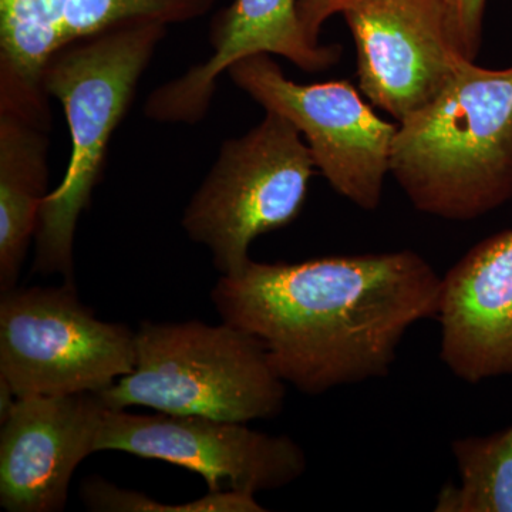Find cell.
<instances>
[{
  "label": "cell",
  "mask_w": 512,
  "mask_h": 512,
  "mask_svg": "<svg viewBox=\"0 0 512 512\" xmlns=\"http://www.w3.org/2000/svg\"><path fill=\"white\" fill-rule=\"evenodd\" d=\"M440 288L433 266L404 249L251 261L222 275L211 299L222 322L258 340L276 375L318 396L387 376L409 329L436 318Z\"/></svg>",
  "instance_id": "obj_1"
},
{
  "label": "cell",
  "mask_w": 512,
  "mask_h": 512,
  "mask_svg": "<svg viewBox=\"0 0 512 512\" xmlns=\"http://www.w3.org/2000/svg\"><path fill=\"white\" fill-rule=\"evenodd\" d=\"M390 174L413 207L473 221L512 198V66L463 60L436 96L397 123Z\"/></svg>",
  "instance_id": "obj_2"
},
{
  "label": "cell",
  "mask_w": 512,
  "mask_h": 512,
  "mask_svg": "<svg viewBox=\"0 0 512 512\" xmlns=\"http://www.w3.org/2000/svg\"><path fill=\"white\" fill-rule=\"evenodd\" d=\"M167 32L163 23L131 20L69 43L47 59L40 82L62 104L72 153L62 183L40 208L35 271L73 282L77 222L103 174L111 137Z\"/></svg>",
  "instance_id": "obj_3"
},
{
  "label": "cell",
  "mask_w": 512,
  "mask_h": 512,
  "mask_svg": "<svg viewBox=\"0 0 512 512\" xmlns=\"http://www.w3.org/2000/svg\"><path fill=\"white\" fill-rule=\"evenodd\" d=\"M136 367L100 392L110 409L150 407L158 413L248 423L284 407V380L258 340L222 322L141 323Z\"/></svg>",
  "instance_id": "obj_4"
},
{
  "label": "cell",
  "mask_w": 512,
  "mask_h": 512,
  "mask_svg": "<svg viewBox=\"0 0 512 512\" xmlns=\"http://www.w3.org/2000/svg\"><path fill=\"white\" fill-rule=\"evenodd\" d=\"M298 128L275 111L244 136L222 143L217 160L185 208V234L210 249L222 275L247 268L255 238L292 224L315 174Z\"/></svg>",
  "instance_id": "obj_5"
},
{
  "label": "cell",
  "mask_w": 512,
  "mask_h": 512,
  "mask_svg": "<svg viewBox=\"0 0 512 512\" xmlns=\"http://www.w3.org/2000/svg\"><path fill=\"white\" fill-rule=\"evenodd\" d=\"M136 359V332L97 319L73 282L2 292L0 380L18 399L103 392Z\"/></svg>",
  "instance_id": "obj_6"
},
{
  "label": "cell",
  "mask_w": 512,
  "mask_h": 512,
  "mask_svg": "<svg viewBox=\"0 0 512 512\" xmlns=\"http://www.w3.org/2000/svg\"><path fill=\"white\" fill-rule=\"evenodd\" d=\"M227 73L265 111L298 128L333 190L362 210L379 207L397 124L380 119L352 84L293 82L265 53L239 60Z\"/></svg>",
  "instance_id": "obj_7"
},
{
  "label": "cell",
  "mask_w": 512,
  "mask_h": 512,
  "mask_svg": "<svg viewBox=\"0 0 512 512\" xmlns=\"http://www.w3.org/2000/svg\"><path fill=\"white\" fill-rule=\"evenodd\" d=\"M247 423L204 416H154L109 409L97 451H123L187 468L208 491L254 495L278 490L305 474V451L288 436L248 429Z\"/></svg>",
  "instance_id": "obj_8"
},
{
  "label": "cell",
  "mask_w": 512,
  "mask_h": 512,
  "mask_svg": "<svg viewBox=\"0 0 512 512\" xmlns=\"http://www.w3.org/2000/svg\"><path fill=\"white\" fill-rule=\"evenodd\" d=\"M340 15L355 39L360 90L397 123L466 60L451 40L444 0H348Z\"/></svg>",
  "instance_id": "obj_9"
},
{
  "label": "cell",
  "mask_w": 512,
  "mask_h": 512,
  "mask_svg": "<svg viewBox=\"0 0 512 512\" xmlns=\"http://www.w3.org/2000/svg\"><path fill=\"white\" fill-rule=\"evenodd\" d=\"M109 409L100 392L19 397L0 430L3 510H64L74 471L97 453Z\"/></svg>",
  "instance_id": "obj_10"
},
{
  "label": "cell",
  "mask_w": 512,
  "mask_h": 512,
  "mask_svg": "<svg viewBox=\"0 0 512 512\" xmlns=\"http://www.w3.org/2000/svg\"><path fill=\"white\" fill-rule=\"evenodd\" d=\"M299 0H234L215 13L208 40L211 56L148 96L147 119L197 124L207 116L218 79L245 57L281 56L306 73H320L339 62L342 46L315 43L306 35Z\"/></svg>",
  "instance_id": "obj_11"
},
{
  "label": "cell",
  "mask_w": 512,
  "mask_h": 512,
  "mask_svg": "<svg viewBox=\"0 0 512 512\" xmlns=\"http://www.w3.org/2000/svg\"><path fill=\"white\" fill-rule=\"evenodd\" d=\"M440 359L463 382L512 373V229L474 245L441 278Z\"/></svg>",
  "instance_id": "obj_12"
},
{
  "label": "cell",
  "mask_w": 512,
  "mask_h": 512,
  "mask_svg": "<svg viewBox=\"0 0 512 512\" xmlns=\"http://www.w3.org/2000/svg\"><path fill=\"white\" fill-rule=\"evenodd\" d=\"M50 96L0 66V291L16 288L47 197Z\"/></svg>",
  "instance_id": "obj_13"
},
{
  "label": "cell",
  "mask_w": 512,
  "mask_h": 512,
  "mask_svg": "<svg viewBox=\"0 0 512 512\" xmlns=\"http://www.w3.org/2000/svg\"><path fill=\"white\" fill-rule=\"evenodd\" d=\"M217 0H0V66L40 83L53 53L131 20L185 25Z\"/></svg>",
  "instance_id": "obj_14"
},
{
  "label": "cell",
  "mask_w": 512,
  "mask_h": 512,
  "mask_svg": "<svg viewBox=\"0 0 512 512\" xmlns=\"http://www.w3.org/2000/svg\"><path fill=\"white\" fill-rule=\"evenodd\" d=\"M458 481L437 495V512H512V426L451 443Z\"/></svg>",
  "instance_id": "obj_15"
},
{
  "label": "cell",
  "mask_w": 512,
  "mask_h": 512,
  "mask_svg": "<svg viewBox=\"0 0 512 512\" xmlns=\"http://www.w3.org/2000/svg\"><path fill=\"white\" fill-rule=\"evenodd\" d=\"M82 498L93 511L109 512H262L266 511L254 495L212 493L184 504H161L147 495L123 490L100 477L84 481Z\"/></svg>",
  "instance_id": "obj_16"
},
{
  "label": "cell",
  "mask_w": 512,
  "mask_h": 512,
  "mask_svg": "<svg viewBox=\"0 0 512 512\" xmlns=\"http://www.w3.org/2000/svg\"><path fill=\"white\" fill-rule=\"evenodd\" d=\"M451 40L458 55L474 62L483 42L487 0H444Z\"/></svg>",
  "instance_id": "obj_17"
},
{
  "label": "cell",
  "mask_w": 512,
  "mask_h": 512,
  "mask_svg": "<svg viewBox=\"0 0 512 512\" xmlns=\"http://www.w3.org/2000/svg\"><path fill=\"white\" fill-rule=\"evenodd\" d=\"M348 0H299L298 13L303 29L312 42H319L320 30L326 20L336 13L342 12L343 6Z\"/></svg>",
  "instance_id": "obj_18"
}]
</instances>
